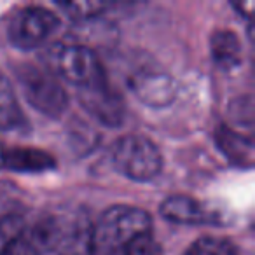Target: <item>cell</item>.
Masks as SVG:
<instances>
[{"label":"cell","mask_w":255,"mask_h":255,"mask_svg":"<svg viewBox=\"0 0 255 255\" xmlns=\"http://www.w3.org/2000/svg\"><path fill=\"white\" fill-rule=\"evenodd\" d=\"M25 123L18 98L9 79L0 72V131H12Z\"/></svg>","instance_id":"obj_12"},{"label":"cell","mask_w":255,"mask_h":255,"mask_svg":"<svg viewBox=\"0 0 255 255\" xmlns=\"http://www.w3.org/2000/svg\"><path fill=\"white\" fill-rule=\"evenodd\" d=\"M112 164L121 175L135 182H149L161 173L163 156L157 145L142 135H126L114 145Z\"/></svg>","instance_id":"obj_2"},{"label":"cell","mask_w":255,"mask_h":255,"mask_svg":"<svg viewBox=\"0 0 255 255\" xmlns=\"http://www.w3.org/2000/svg\"><path fill=\"white\" fill-rule=\"evenodd\" d=\"M217 143L220 150L229 157L231 161L241 164V166H250L252 154H254V145L248 136H243L238 129L233 128H220L217 133Z\"/></svg>","instance_id":"obj_11"},{"label":"cell","mask_w":255,"mask_h":255,"mask_svg":"<svg viewBox=\"0 0 255 255\" xmlns=\"http://www.w3.org/2000/svg\"><path fill=\"white\" fill-rule=\"evenodd\" d=\"M128 86L140 102L149 107H166L177 95V82L163 70L143 68L135 72L128 79Z\"/></svg>","instance_id":"obj_8"},{"label":"cell","mask_w":255,"mask_h":255,"mask_svg":"<svg viewBox=\"0 0 255 255\" xmlns=\"http://www.w3.org/2000/svg\"><path fill=\"white\" fill-rule=\"evenodd\" d=\"M51 72L74 84L77 91L107 81L96 53L82 44H65L56 47L51 56Z\"/></svg>","instance_id":"obj_4"},{"label":"cell","mask_w":255,"mask_h":255,"mask_svg":"<svg viewBox=\"0 0 255 255\" xmlns=\"http://www.w3.org/2000/svg\"><path fill=\"white\" fill-rule=\"evenodd\" d=\"M5 170L19 171V173H39L54 168V159L44 150L37 149H5L4 152Z\"/></svg>","instance_id":"obj_10"},{"label":"cell","mask_w":255,"mask_h":255,"mask_svg":"<svg viewBox=\"0 0 255 255\" xmlns=\"http://www.w3.org/2000/svg\"><path fill=\"white\" fill-rule=\"evenodd\" d=\"M161 215L168 222L178 226H222L224 217L220 210L191 196H170L161 203Z\"/></svg>","instance_id":"obj_6"},{"label":"cell","mask_w":255,"mask_h":255,"mask_svg":"<svg viewBox=\"0 0 255 255\" xmlns=\"http://www.w3.org/2000/svg\"><path fill=\"white\" fill-rule=\"evenodd\" d=\"M121 255H161V247L152 236V231L136 238L133 243H129Z\"/></svg>","instance_id":"obj_16"},{"label":"cell","mask_w":255,"mask_h":255,"mask_svg":"<svg viewBox=\"0 0 255 255\" xmlns=\"http://www.w3.org/2000/svg\"><path fill=\"white\" fill-rule=\"evenodd\" d=\"M210 51L212 60L224 72H231L240 67L243 60V47H241L240 37L231 30H217L212 33L210 39Z\"/></svg>","instance_id":"obj_9"},{"label":"cell","mask_w":255,"mask_h":255,"mask_svg":"<svg viewBox=\"0 0 255 255\" xmlns=\"http://www.w3.org/2000/svg\"><path fill=\"white\" fill-rule=\"evenodd\" d=\"M152 231V217L142 208L117 205L91 226L93 255L121 254L129 243Z\"/></svg>","instance_id":"obj_1"},{"label":"cell","mask_w":255,"mask_h":255,"mask_svg":"<svg viewBox=\"0 0 255 255\" xmlns=\"http://www.w3.org/2000/svg\"><path fill=\"white\" fill-rule=\"evenodd\" d=\"M4 152H5V149L0 145V168H4Z\"/></svg>","instance_id":"obj_17"},{"label":"cell","mask_w":255,"mask_h":255,"mask_svg":"<svg viewBox=\"0 0 255 255\" xmlns=\"http://www.w3.org/2000/svg\"><path fill=\"white\" fill-rule=\"evenodd\" d=\"M77 96L84 110H88L89 116L95 117L98 123L109 128H117L119 124H123L126 117L124 102L107 81L91 86V88L79 89Z\"/></svg>","instance_id":"obj_7"},{"label":"cell","mask_w":255,"mask_h":255,"mask_svg":"<svg viewBox=\"0 0 255 255\" xmlns=\"http://www.w3.org/2000/svg\"><path fill=\"white\" fill-rule=\"evenodd\" d=\"M60 28V18L42 5H28L12 16L7 35L14 47L23 51L37 49L46 44Z\"/></svg>","instance_id":"obj_5"},{"label":"cell","mask_w":255,"mask_h":255,"mask_svg":"<svg viewBox=\"0 0 255 255\" xmlns=\"http://www.w3.org/2000/svg\"><path fill=\"white\" fill-rule=\"evenodd\" d=\"M16 79L19 82L26 102L47 117H60L68 107V95L60 84V79L51 70L21 65L16 70Z\"/></svg>","instance_id":"obj_3"},{"label":"cell","mask_w":255,"mask_h":255,"mask_svg":"<svg viewBox=\"0 0 255 255\" xmlns=\"http://www.w3.org/2000/svg\"><path fill=\"white\" fill-rule=\"evenodd\" d=\"M58 7L63 9L65 14L70 18L88 19L91 16L103 12L109 7V4H103V2H61V4H58Z\"/></svg>","instance_id":"obj_15"},{"label":"cell","mask_w":255,"mask_h":255,"mask_svg":"<svg viewBox=\"0 0 255 255\" xmlns=\"http://www.w3.org/2000/svg\"><path fill=\"white\" fill-rule=\"evenodd\" d=\"M238 247L227 238L217 236H203L196 240L184 255H238Z\"/></svg>","instance_id":"obj_13"},{"label":"cell","mask_w":255,"mask_h":255,"mask_svg":"<svg viewBox=\"0 0 255 255\" xmlns=\"http://www.w3.org/2000/svg\"><path fill=\"white\" fill-rule=\"evenodd\" d=\"M23 229H25V222L18 213H7L0 217V255L23 233Z\"/></svg>","instance_id":"obj_14"}]
</instances>
